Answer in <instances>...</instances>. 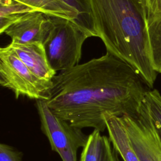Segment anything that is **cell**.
Listing matches in <instances>:
<instances>
[{
	"mask_svg": "<svg viewBox=\"0 0 161 161\" xmlns=\"http://www.w3.org/2000/svg\"><path fill=\"white\" fill-rule=\"evenodd\" d=\"M52 83L45 101L49 109L75 127L101 132L106 130L104 114H137L147 91L136 70L108 52L61 71Z\"/></svg>",
	"mask_w": 161,
	"mask_h": 161,
	"instance_id": "obj_1",
	"label": "cell"
},
{
	"mask_svg": "<svg viewBox=\"0 0 161 161\" xmlns=\"http://www.w3.org/2000/svg\"><path fill=\"white\" fill-rule=\"evenodd\" d=\"M94 36L130 64L149 87L157 72L150 57L146 0H84Z\"/></svg>",
	"mask_w": 161,
	"mask_h": 161,
	"instance_id": "obj_2",
	"label": "cell"
},
{
	"mask_svg": "<svg viewBox=\"0 0 161 161\" xmlns=\"http://www.w3.org/2000/svg\"><path fill=\"white\" fill-rule=\"evenodd\" d=\"M43 42L48 60L55 71H64L79 64L82 45L89 35L74 21L50 16Z\"/></svg>",
	"mask_w": 161,
	"mask_h": 161,
	"instance_id": "obj_3",
	"label": "cell"
},
{
	"mask_svg": "<svg viewBox=\"0 0 161 161\" xmlns=\"http://www.w3.org/2000/svg\"><path fill=\"white\" fill-rule=\"evenodd\" d=\"M0 77L1 85L11 90L16 99L46 101L53 84L34 74L9 45L0 48Z\"/></svg>",
	"mask_w": 161,
	"mask_h": 161,
	"instance_id": "obj_4",
	"label": "cell"
},
{
	"mask_svg": "<svg viewBox=\"0 0 161 161\" xmlns=\"http://www.w3.org/2000/svg\"><path fill=\"white\" fill-rule=\"evenodd\" d=\"M36 108L41 130L47 138L52 150L59 155L62 161H77V151L84 147L88 136L82 129L56 116L45 101H36Z\"/></svg>",
	"mask_w": 161,
	"mask_h": 161,
	"instance_id": "obj_5",
	"label": "cell"
},
{
	"mask_svg": "<svg viewBox=\"0 0 161 161\" xmlns=\"http://www.w3.org/2000/svg\"><path fill=\"white\" fill-rule=\"evenodd\" d=\"M120 118L140 161H161V142L143 99L137 114Z\"/></svg>",
	"mask_w": 161,
	"mask_h": 161,
	"instance_id": "obj_6",
	"label": "cell"
},
{
	"mask_svg": "<svg viewBox=\"0 0 161 161\" xmlns=\"http://www.w3.org/2000/svg\"><path fill=\"white\" fill-rule=\"evenodd\" d=\"M49 16L40 11L28 12L21 15L4 31L11 42L43 43L49 28Z\"/></svg>",
	"mask_w": 161,
	"mask_h": 161,
	"instance_id": "obj_7",
	"label": "cell"
},
{
	"mask_svg": "<svg viewBox=\"0 0 161 161\" xmlns=\"http://www.w3.org/2000/svg\"><path fill=\"white\" fill-rule=\"evenodd\" d=\"M18 57L38 77L52 80L57 74L50 66L43 43H18L11 42L8 45Z\"/></svg>",
	"mask_w": 161,
	"mask_h": 161,
	"instance_id": "obj_8",
	"label": "cell"
},
{
	"mask_svg": "<svg viewBox=\"0 0 161 161\" xmlns=\"http://www.w3.org/2000/svg\"><path fill=\"white\" fill-rule=\"evenodd\" d=\"M108 137L123 161H140L132 148L120 117L106 114L103 116Z\"/></svg>",
	"mask_w": 161,
	"mask_h": 161,
	"instance_id": "obj_9",
	"label": "cell"
},
{
	"mask_svg": "<svg viewBox=\"0 0 161 161\" xmlns=\"http://www.w3.org/2000/svg\"><path fill=\"white\" fill-rule=\"evenodd\" d=\"M14 1H16L18 2H19L26 5L27 6L33 9L34 11L42 12L49 17H60L72 20L74 21L80 27L79 16L77 13L71 6H70L64 0Z\"/></svg>",
	"mask_w": 161,
	"mask_h": 161,
	"instance_id": "obj_10",
	"label": "cell"
},
{
	"mask_svg": "<svg viewBox=\"0 0 161 161\" xmlns=\"http://www.w3.org/2000/svg\"><path fill=\"white\" fill-rule=\"evenodd\" d=\"M0 33L21 15L36 11L26 5L14 0H0Z\"/></svg>",
	"mask_w": 161,
	"mask_h": 161,
	"instance_id": "obj_11",
	"label": "cell"
},
{
	"mask_svg": "<svg viewBox=\"0 0 161 161\" xmlns=\"http://www.w3.org/2000/svg\"><path fill=\"white\" fill-rule=\"evenodd\" d=\"M148 31L152 67L161 74V19H148Z\"/></svg>",
	"mask_w": 161,
	"mask_h": 161,
	"instance_id": "obj_12",
	"label": "cell"
},
{
	"mask_svg": "<svg viewBox=\"0 0 161 161\" xmlns=\"http://www.w3.org/2000/svg\"><path fill=\"white\" fill-rule=\"evenodd\" d=\"M156 132L161 142V94L157 89L147 91L143 98Z\"/></svg>",
	"mask_w": 161,
	"mask_h": 161,
	"instance_id": "obj_13",
	"label": "cell"
},
{
	"mask_svg": "<svg viewBox=\"0 0 161 161\" xmlns=\"http://www.w3.org/2000/svg\"><path fill=\"white\" fill-rule=\"evenodd\" d=\"M101 131L93 130L88 135L87 142L82 148L80 161H100L103 136Z\"/></svg>",
	"mask_w": 161,
	"mask_h": 161,
	"instance_id": "obj_14",
	"label": "cell"
},
{
	"mask_svg": "<svg viewBox=\"0 0 161 161\" xmlns=\"http://www.w3.org/2000/svg\"><path fill=\"white\" fill-rule=\"evenodd\" d=\"M71 6L79 16L80 27L86 32L90 37L94 36L91 19L84 0H64Z\"/></svg>",
	"mask_w": 161,
	"mask_h": 161,
	"instance_id": "obj_15",
	"label": "cell"
},
{
	"mask_svg": "<svg viewBox=\"0 0 161 161\" xmlns=\"http://www.w3.org/2000/svg\"><path fill=\"white\" fill-rule=\"evenodd\" d=\"M118 155L109 137L103 135L100 161H120Z\"/></svg>",
	"mask_w": 161,
	"mask_h": 161,
	"instance_id": "obj_16",
	"label": "cell"
},
{
	"mask_svg": "<svg viewBox=\"0 0 161 161\" xmlns=\"http://www.w3.org/2000/svg\"><path fill=\"white\" fill-rule=\"evenodd\" d=\"M22 153L6 143L0 144V161H21Z\"/></svg>",
	"mask_w": 161,
	"mask_h": 161,
	"instance_id": "obj_17",
	"label": "cell"
},
{
	"mask_svg": "<svg viewBox=\"0 0 161 161\" xmlns=\"http://www.w3.org/2000/svg\"><path fill=\"white\" fill-rule=\"evenodd\" d=\"M147 19H161V0H146Z\"/></svg>",
	"mask_w": 161,
	"mask_h": 161,
	"instance_id": "obj_18",
	"label": "cell"
}]
</instances>
